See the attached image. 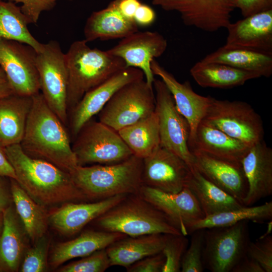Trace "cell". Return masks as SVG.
Segmentation results:
<instances>
[{
  "instance_id": "cell-1",
  "label": "cell",
  "mask_w": 272,
  "mask_h": 272,
  "mask_svg": "<svg viewBox=\"0 0 272 272\" xmlns=\"http://www.w3.org/2000/svg\"><path fill=\"white\" fill-rule=\"evenodd\" d=\"M21 187L36 202L46 207L87 199L70 173L54 164L27 155L20 144L4 148Z\"/></svg>"
},
{
  "instance_id": "cell-2",
  "label": "cell",
  "mask_w": 272,
  "mask_h": 272,
  "mask_svg": "<svg viewBox=\"0 0 272 272\" xmlns=\"http://www.w3.org/2000/svg\"><path fill=\"white\" fill-rule=\"evenodd\" d=\"M20 145L29 156L47 161L69 173L78 165L66 126L47 105L41 92L32 96Z\"/></svg>"
},
{
  "instance_id": "cell-3",
  "label": "cell",
  "mask_w": 272,
  "mask_h": 272,
  "mask_svg": "<svg viewBox=\"0 0 272 272\" xmlns=\"http://www.w3.org/2000/svg\"><path fill=\"white\" fill-rule=\"evenodd\" d=\"M87 43L85 39L75 41L65 53L68 115L87 92L126 67L121 58L108 50L92 48Z\"/></svg>"
},
{
  "instance_id": "cell-4",
  "label": "cell",
  "mask_w": 272,
  "mask_h": 272,
  "mask_svg": "<svg viewBox=\"0 0 272 272\" xmlns=\"http://www.w3.org/2000/svg\"><path fill=\"white\" fill-rule=\"evenodd\" d=\"M143 159L134 155L112 164L77 165L69 173L88 199L137 194L142 183Z\"/></svg>"
},
{
  "instance_id": "cell-5",
  "label": "cell",
  "mask_w": 272,
  "mask_h": 272,
  "mask_svg": "<svg viewBox=\"0 0 272 272\" xmlns=\"http://www.w3.org/2000/svg\"><path fill=\"white\" fill-rule=\"evenodd\" d=\"M102 230L127 236L182 234L166 217L138 194H129L95 220Z\"/></svg>"
},
{
  "instance_id": "cell-6",
  "label": "cell",
  "mask_w": 272,
  "mask_h": 272,
  "mask_svg": "<svg viewBox=\"0 0 272 272\" xmlns=\"http://www.w3.org/2000/svg\"><path fill=\"white\" fill-rule=\"evenodd\" d=\"M74 139L72 149L78 165L112 164L133 155L118 132L99 120L88 121Z\"/></svg>"
},
{
  "instance_id": "cell-7",
  "label": "cell",
  "mask_w": 272,
  "mask_h": 272,
  "mask_svg": "<svg viewBox=\"0 0 272 272\" xmlns=\"http://www.w3.org/2000/svg\"><path fill=\"white\" fill-rule=\"evenodd\" d=\"M155 110L154 88L143 79L115 93L99 112L98 119L117 131L151 115Z\"/></svg>"
},
{
  "instance_id": "cell-8",
  "label": "cell",
  "mask_w": 272,
  "mask_h": 272,
  "mask_svg": "<svg viewBox=\"0 0 272 272\" xmlns=\"http://www.w3.org/2000/svg\"><path fill=\"white\" fill-rule=\"evenodd\" d=\"M203 119L250 147L263 140L262 119L245 102L219 100L211 97Z\"/></svg>"
},
{
  "instance_id": "cell-9",
  "label": "cell",
  "mask_w": 272,
  "mask_h": 272,
  "mask_svg": "<svg viewBox=\"0 0 272 272\" xmlns=\"http://www.w3.org/2000/svg\"><path fill=\"white\" fill-rule=\"evenodd\" d=\"M250 242L247 220L230 226L204 229L205 269L212 272H231L247 254Z\"/></svg>"
},
{
  "instance_id": "cell-10",
  "label": "cell",
  "mask_w": 272,
  "mask_h": 272,
  "mask_svg": "<svg viewBox=\"0 0 272 272\" xmlns=\"http://www.w3.org/2000/svg\"><path fill=\"white\" fill-rule=\"evenodd\" d=\"M36 66L41 93L49 107L66 126L68 74L65 53L58 42L51 40L44 44L42 51L37 53Z\"/></svg>"
},
{
  "instance_id": "cell-11",
  "label": "cell",
  "mask_w": 272,
  "mask_h": 272,
  "mask_svg": "<svg viewBox=\"0 0 272 272\" xmlns=\"http://www.w3.org/2000/svg\"><path fill=\"white\" fill-rule=\"evenodd\" d=\"M153 88L160 146L179 157L192 170L194 157L188 147L189 124L177 109L170 92L161 79H155Z\"/></svg>"
},
{
  "instance_id": "cell-12",
  "label": "cell",
  "mask_w": 272,
  "mask_h": 272,
  "mask_svg": "<svg viewBox=\"0 0 272 272\" xmlns=\"http://www.w3.org/2000/svg\"><path fill=\"white\" fill-rule=\"evenodd\" d=\"M37 53L27 44L0 39V66L15 94L33 96L40 92Z\"/></svg>"
},
{
  "instance_id": "cell-13",
  "label": "cell",
  "mask_w": 272,
  "mask_h": 272,
  "mask_svg": "<svg viewBox=\"0 0 272 272\" xmlns=\"http://www.w3.org/2000/svg\"><path fill=\"white\" fill-rule=\"evenodd\" d=\"M152 4L178 12L184 25L208 32L226 28L235 9L234 0H152Z\"/></svg>"
},
{
  "instance_id": "cell-14",
  "label": "cell",
  "mask_w": 272,
  "mask_h": 272,
  "mask_svg": "<svg viewBox=\"0 0 272 272\" xmlns=\"http://www.w3.org/2000/svg\"><path fill=\"white\" fill-rule=\"evenodd\" d=\"M191 176L192 170L184 160L161 146L143 159V185L175 193L187 187Z\"/></svg>"
},
{
  "instance_id": "cell-15",
  "label": "cell",
  "mask_w": 272,
  "mask_h": 272,
  "mask_svg": "<svg viewBox=\"0 0 272 272\" xmlns=\"http://www.w3.org/2000/svg\"><path fill=\"white\" fill-rule=\"evenodd\" d=\"M145 79L140 69L126 67L87 92L69 113L68 124L75 138L82 127L98 114L119 89L125 85Z\"/></svg>"
},
{
  "instance_id": "cell-16",
  "label": "cell",
  "mask_w": 272,
  "mask_h": 272,
  "mask_svg": "<svg viewBox=\"0 0 272 272\" xmlns=\"http://www.w3.org/2000/svg\"><path fill=\"white\" fill-rule=\"evenodd\" d=\"M167 45L166 39L158 32L138 31L121 39L108 51L121 58L126 67L141 70L147 83L153 87L155 79L151 62L165 52Z\"/></svg>"
},
{
  "instance_id": "cell-17",
  "label": "cell",
  "mask_w": 272,
  "mask_h": 272,
  "mask_svg": "<svg viewBox=\"0 0 272 272\" xmlns=\"http://www.w3.org/2000/svg\"><path fill=\"white\" fill-rule=\"evenodd\" d=\"M137 194L162 213L185 236L187 235L189 225L205 217L195 195L187 187L171 193L142 185Z\"/></svg>"
},
{
  "instance_id": "cell-18",
  "label": "cell",
  "mask_w": 272,
  "mask_h": 272,
  "mask_svg": "<svg viewBox=\"0 0 272 272\" xmlns=\"http://www.w3.org/2000/svg\"><path fill=\"white\" fill-rule=\"evenodd\" d=\"M190 151L194 157V168L202 176L243 204L248 186L241 163L196 150Z\"/></svg>"
},
{
  "instance_id": "cell-19",
  "label": "cell",
  "mask_w": 272,
  "mask_h": 272,
  "mask_svg": "<svg viewBox=\"0 0 272 272\" xmlns=\"http://www.w3.org/2000/svg\"><path fill=\"white\" fill-rule=\"evenodd\" d=\"M151 69L154 75L159 76L165 84L173 98L177 109L187 121L190 127V140L205 116L211 96L197 94L193 90L189 82L180 83L178 81L174 75L156 59L152 61Z\"/></svg>"
},
{
  "instance_id": "cell-20",
  "label": "cell",
  "mask_w": 272,
  "mask_h": 272,
  "mask_svg": "<svg viewBox=\"0 0 272 272\" xmlns=\"http://www.w3.org/2000/svg\"><path fill=\"white\" fill-rule=\"evenodd\" d=\"M128 195H116L90 203H64L49 214V223L61 234L73 235Z\"/></svg>"
},
{
  "instance_id": "cell-21",
  "label": "cell",
  "mask_w": 272,
  "mask_h": 272,
  "mask_svg": "<svg viewBox=\"0 0 272 272\" xmlns=\"http://www.w3.org/2000/svg\"><path fill=\"white\" fill-rule=\"evenodd\" d=\"M248 183L243 200L251 206L272 194V149L263 141L252 146L241 162Z\"/></svg>"
},
{
  "instance_id": "cell-22",
  "label": "cell",
  "mask_w": 272,
  "mask_h": 272,
  "mask_svg": "<svg viewBox=\"0 0 272 272\" xmlns=\"http://www.w3.org/2000/svg\"><path fill=\"white\" fill-rule=\"evenodd\" d=\"M226 29L225 45L272 53V10L231 22Z\"/></svg>"
},
{
  "instance_id": "cell-23",
  "label": "cell",
  "mask_w": 272,
  "mask_h": 272,
  "mask_svg": "<svg viewBox=\"0 0 272 272\" xmlns=\"http://www.w3.org/2000/svg\"><path fill=\"white\" fill-rule=\"evenodd\" d=\"M190 150H196L225 160L241 163L250 146L232 138L202 119L188 141Z\"/></svg>"
},
{
  "instance_id": "cell-24",
  "label": "cell",
  "mask_w": 272,
  "mask_h": 272,
  "mask_svg": "<svg viewBox=\"0 0 272 272\" xmlns=\"http://www.w3.org/2000/svg\"><path fill=\"white\" fill-rule=\"evenodd\" d=\"M4 229L0 237V272L19 271L29 239L13 202L4 210Z\"/></svg>"
},
{
  "instance_id": "cell-25",
  "label": "cell",
  "mask_w": 272,
  "mask_h": 272,
  "mask_svg": "<svg viewBox=\"0 0 272 272\" xmlns=\"http://www.w3.org/2000/svg\"><path fill=\"white\" fill-rule=\"evenodd\" d=\"M169 234L126 236L106 248L111 266L126 268L148 256L162 252Z\"/></svg>"
},
{
  "instance_id": "cell-26",
  "label": "cell",
  "mask_w": 272,
  "mask_h": 272,
  "mask_svg": "<svg viewBox=\"0 0 272 272\" xmlns=\"http://www.w3.org/2000/svg\"><path fill=\"white\" fill-rule=\"evenodd\" d=\"M134 21L124 17L110 2L107 6L93 12L87 19L84 28L87 42L122 39L138 31Z\"/></svg>"
},
{
  "instance_id": "cell-27",
  "label": "cell",
  "mask_w": 272,
  "mask_h": 272,
  "mask_svg": "<svg viewBox=\"0 0 272 272\" xmlns=\"http://www.w3.org/2000/svg\"><path fill=\"white\" fill-rule=\"evenodd\" d=\"M126 236L122 233L102 230L85 231L75 239L57 244L51 252L48 264L56 268L73 258L83 257L106 248Z\"/></svg>"
},
{
  "instance_id": "cell-28",
  "label": "cell",
  "mask_w": 272,
  "mask_h": 272,
  "mask_svg": "<svg viewBox=\"0 0 272 272\" xmlns=\"http://www.w3.org/2000/svg\"><path fill=\"white\" fill-rule=\"evenodd\" d=\"M32 96L15 93L0 98V146L20 144L23 138Z\"/></svg>"
},
{
  "instance_id": "cell-29",
  "label": "cell",
  "mask_w": 272,
  "mask_h": 272,
  "mask_svg": "<svg viewBox=\"0 0 272 272\" xmlns=\"http://www.w3.org/2000/svg\"><path fill=\"white\" fill-rule=\"evenodd\" d=\"M201 60L253 72L260 77L268 78L272 74V53L224 45Z\"/></svg>"
},
{
  "instance_id": "cell-30",
  "label": "cell",
  "mask_w": 272,
  "mask_h": 272,
  "mask_svg": "<svg viewBox=\"0 0 272 272\" xmlns=\"http://www.w3.org/2000/svg\"><path fill=\"white\" fill-rule=\"evenodd\" d=\"M189 72L195 82L203 88H231L243 85L249 80L260 78L253 72L201 60L196 62Z\"/></svg>"
},
{
  "instance_id": "cell-31",
  "label": "cell",
  "mask_w": 272,
  "mask_h": 272,
  "mask_svg": "<svg viewBox=\"0 0 272 272\" xmlns=\"http://www.w3.org/2000/svg\"><path fill=\"white\" fill-rule=\"evenodd\" d=\"M10 190L16 212L29 239L35 242L46 234L49 214L45 207L34 200L19 184L10 179Z\"/></svg>"
},
{
  "instance_id": "cell-32",
  "label": "cell",
  "mask_w": 272,
  "mask_h": 272,
  "mask_svg": "<svg viewBox=\"0 0 272 272\" xmlns=\"http://www.w3.org/2000/svg\"><path fill=\"white\" fill-rule=\"evenodd\" d=\"M187 187L195 195L205 217L244 206L205 178L194 168Z\"/></svg>"
},
{
  "instance_id": "cell-33",
  "label": "cell",
  "mask_w": 272,
  "mask_h": 272,
  "mask_svg": "<svg viewBox=\"0 0 272 272\" xmlns=\"http://www.w3.org/2000/svg\"><path fill=\"white\" fill-rule=\"evenodd\" d=\"M117 132L133 155L142 159L150 156L160 146L158 118L155 111Z\"/></svg>"
},
{
  "instance_id": "cell-34",
  "label": "cell",
  "mask_w": 272,
  "mask_h": 272,
  "mask_svg": "<svg viewBox=\"0 0 272 272\" xmlns=\"http://www.w3.org/2000/svg\"><path fill=\"white\" fill-rule=\"evenodd\" d=\"M272 219V201L257 206L240 208L206 216L191 223L187 227L188 234L198 229L230 226L244 220L263 222Z\"/></svg>"
},
{
  "instance_id": "cell-35",
  "label": "cell",
  "mask_w": 272,
  "mask_h": 272,
  "mask_svg": "<svg viewBox=\"0 0 272 272\" xmlns=\"http://www.w3.org/2000/svg\"><path fill=\"white\" fill-rule=\"evenodd\" d=\"M29 24L21 7L12 1L0 0V39L16 41L32 47L37 53L42 51L44 44L32 35Z\"/></svg>"
},
{
  "instance_id": "cell-36",
  "label": "cell",
  "mask_w": 272,
  "mask_h": 272,
  "mask_svg": "<svg viewBox=\"0 0 272 272\" xmlns=\"http://www.w3.org/2000/svg\"><path fill=\"white\" fill-rule=\"evenodd\" d=\"M50 239L44 235L34 242L33 246L26 251L19 271L21 272H44L48 267V254Z\"/></svg>"
},
{
  "instance_id": "cell-37",
  "label": "cell",
  "mask_w": 272,
  "mask_h": 272,
  "mask_svg": "<svg viewBox=\"0 0 272 272\" xmlns=\"http://www.w3.org/2000/svg\"><path fill=\"white\" fill-rule=\"evenodd\" d=\"M186 236L169 234L162 253L165 263L162 272H179L184 253L188 245Z\"/></svg>"
},
{
  "instance_id": "cell-38",
  "label": "cell",
  "mask_w": 272,
  "mask_h": 272,
  "mask_svg": "<svg viewBox=\"0 0 272 272\" xmlns=\"http://www.w3.org/2000/svg\"><path fill=\"white\" fill-rule=\"evenodd\" d=\"M190 244L184 253L181 262L182 272H202L204 229H198L191 234Z\"/></svg>"
},
{
  "instance_id": "cell-39",
  "label": "cell",
  "mask_w": 272,
  "mask_h": 272,
  "mask_svg": "<svg viewBox=\"0 0 272 272\" xmlns=\"http://www.w3.org/2000/svg\"><path fill=\"white\" fill-rule=\"evenodd\" d=\"M111 266L106 248L97 250L70 263L58 269L59 272H104Z\"/></svg>"
},
{
  "instance_id": "cell-40",
  "label": "cell",
  "mask_w": 272,
  "mask_h": 272,
  "mask_svg": "<svg viewBox=\"0 0 272 272\" xmlns=\"http://www.w3.org/2000/svg\"><path fill=\"white\" fill-rule=\"evenodd\" d=\"M247 254L258 262L265 272H271V235L258 238L255 242H250L247 249Z\"/></svg>"
},
{
  "instance_id": "cell-41",
  "label": "cell",
  "mask_w": 272,
  "mask_h": 272,
  "mask_svg": "<svg viewBox=\"0 0 272 272\" xmlns=\"http://www.w3.org/2000/svg\"><path fill=\"white\" fill-rule=\"evenodd\" d=\"M22 4L21 9L29 23H36L42 12L52 9L59 0H9ZM71 1V0H68Z\"/></svg>"
},
{
  "instance_id": "cell-42",
  "label": "cell",
  "mask_w": 272,
  "mask_h": 272,
  "mask_svg": "<svg viewBox=\"0 0 272 272\" xmlns=\"http://www.w3.org/2000/svg\"><path fill=\"white\" fill-rule=\"evenodd\" d=\"M165 257L161 252L146 257L127 267V272H162Z\"/></svg>"
},
{
  "instance_id": "cell-43",
  "label": "cell",
  "mask_w": 272,
  "mask_h": 272,
  "mask_svg": "<svg viewBox=\"0 0 272 272\" xmlns=\"http://www.w3.org/2000/svg\"><path fill=\"white\" fill-rule=\"evenodd\" d=\"M234 5L243 18L272 10V0H234Z\"/></svg>"
},
{
  "instance_id": "cell-44",
  "label": "cell",
  "mask_w": 272,
  "mask_h": 272,
  "mask_svg": "<svg viewBox=\"0 0 272 272\" xmlns=\"http://www.w3.org/2000/svg\"><path fill=\"white\" fill-rule=\"evenodd\" d=\"M156 19V14L150 6L142 3L138 7L133 17V21L140 27L152 25Z\"/></svg>"
},
{
  "instance_id": "cell-45",
  "label": "cell",
  "mask_w": 272,
  "mask_h": 272,
  "mask_svg": "<svg viewBox=\"0 0 272 272\" xmlns=\"http://www.w3.org/2000/svg\"><path fill=\"white\" fill-rule=\"evenodd\" d=\"M118 11L126 18L133 21L136 10L142 3L141 0L112 1Z\"/></svg>"
},
{
  "instance_id": "cell-46",
  "label": "cell",
  "mask_w": 272,
  "mask_h": 272,
  "mask_svg": "<svg viewBox=\"0 0 272 272\" xmlns=\"http://www.w3.org/2000/svg\"><path fill=\"white\" fill-rule=\"evenodd\" d=\"M231 272H265L255 259L247 254L233 268Z\"/></svg>"
},
{
  "instance_id": "cell-47",
  "label": "cell",
  "mask_w": 272,
  "mask_h": 272,
  "mask_svg": "<svg viewBox=\"0 0 272 272\" xmlns=\"http://www.w3.org/2000/svg\"><path fill=\"white\" fill-rule=\"evenodd\" d=\"M0 176L16 180L15 170L5 153L4 148L1 146Z\"/></svg>"
},
{
  "instance_id": "cell-48",
  "label": "cell",
  "mask_w": 272,
  "mask_h": 272,
  "mask_svg": "<svg viewBox=\"0 0 272 272\" xmlns=\"http://www.w3.org/2000/svg\"><path fill=\"white\" fill-rule=\"evenodd\" d=\"M3 177L0 176V209L5 210L13 202L10 188L8 189Z\"/></svg>"
},
{
  "instance_id": "cell-49",
  "label": "cell",
  "mask_w": 272,
  "mask_h": 272,
  "mask_svg": "<svg viewBox=\"0 0 272 272\" xmlns=\"http://www.w3.org/2000/svg\"><path fill=\"white\" fill-rule=\"evenodd\" d=\"M14 93L8 80L0 82V98Z\"/></svg>"
},
{
  "instance_id": "cell-50",
  "label": "cell",
  "mask_w": 272,
  "mask_h": 272,
  "mask_svg": "<svg viewBox=\"0 0 272 272\" xmlns=\"http://www.w3.org/2000/svg\"><path fill=\"white\" fill-rule=\"evenodd\" d=\"M269 221H270L267 223L266 231L263 233V235H261L259 237V239L263 238L271 234L272 231V221L271 220Z\"/></svg>"
},
{
  "instance_id": "cell-51",
  "label": "cell",
  "mask_w": 272,
  "mask_h": 272,
  "mask_svg": "<svg viewBox=\"0 0 272 272\" xmlns=\"http://www.w3.org/2000/svg\"><path fill=\"white\" fill-rule=\"evenodd\" d=\"M4 225V210L0 209V237L2 234Z\"/></svg>"
},
{
  "instance_id": "cell-52",
  "label": "cell",
  "mask_w": 272,
  "mask_h": 272,
  "mask_svg": "<svg viewBox=\"0 0 272 272\" xmlns=\"http://www.w3.org/2000/svg\"><path fill=\"white\" fill-rule=\"evenodd\" d=\"M6 80H7L6 75L2 68L0 66V82Z\"/></svg>"
}]
</instances>
